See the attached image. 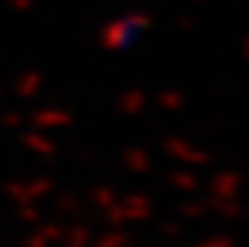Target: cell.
Segmentation results:
<instances>
[{
	"label": "cell",
	"mask_w": 249,
	"mask_h": 247,
	"mask_svg": "<svg viewBox=\"0 0 249 247\" xmlns=\"http://www.w3.org/2000/svg\"><path fill=\"white\" fill-rule=\"evenodd\" d=\"M133 29L127 27V21H120V24H109L101 32V45L104 48H122L124 43L130 40Z\"/></svg>",
	"instance_id": "1"
},
{
	"label": "cell",
	"mask_w": 249,
	"mask_h": 247,
	"mask_svg": "<svg viewBox=\"0 0 249 247\" xmlns=\"http://www.w3.org/2000/svg\"><path fill=\"white\" fill-rule=\"evenodd\" d=\"M130 199H133V210H130V215L146 218V215L151 213V205H149V199H146V197H130ZM122 218H127V210H122V208H114L109 213V221L111 223H122Z\"/></svg>",
	"instance_id": "2"
},
{
	"label": "cell",
	"mask_w": 249,
	"mask_h": 247,
	"mask_svg": "<svg viewBox=\"0 0 249 247\" xmlns=\"http://www.w3.org/2000/svg\"><path fill=\"white\" fill-rule=\"evenodd\" d=\"M164 149H167L173 157H180V160H188V162H207L204 152L191 149L186 141H167V144H164Z\"/></svg>",
	"instance_id": "3"
},
{
	"label": "cell",
	"mask_w": 249,
	"mask_h": 247,
	"mask_svg": "<svg viewBox=\"0 0 249 247\" xmlns=\"http://www.w3.org/2000/svg\"><path fill=\"white\" fill-rule=\"evenodd\" d=\"M241 186V178L239 175H217L215 184H212V189H215L217 194H225V197H236V191H239Z\"/></svg>",
	"instance_id": "4"
},
{
	"label": "cell",
	"mask_w": 249,
	"mask_h": 247,
	"mask_svg": "<svg viewBox=\"0 0 249 247\" xmlns=\"http://www.w3.org/2000/svg\"><path fill=\"white\" fill-rule=\"evenodd\" d=\"M35 122L37 125H69L72 117L67 112H40V114H35Z\"/></svg>",
	"instance_id": "5"
},
{
	"label": "cell",
	"mask_w": 249,
	"mask_h": 247,
	"mask_svg": "<svg viewBox=\"0 0 249 247\" xmlns=\"http://www.w3.org/2000/svg\"><path fill=\"white\" fill-rule=\"evenodd\" d=\"M40 88V75L37 72H29L27 77L19 80V85H16V91H19V96H35Z\"/></svg>",
	"instance_id": "6"
},
{
	"label": "cell",
	"mask_w": 249,
	"mask_h": 247,
	"mask_svg": "<svg viewBox=\"0 0 249 247\" xmlns=\"http://www.w3.org/2000/svg\"><path fill=\"white\" fill-rule=\"evenodd\" d=\"M24 144L29 146V149H35V152H40V154H45V157L53 154V149H56V146H53L48 138H40L37 133H35V136H32V133H29V136H24Z\"/></svg>",
	"instance_id": "7"
},
{
	"label": "cell",
	"mask_w": 249,
	"mask_h": 247,
	"mask_svg": "<svg viewBox=\"0 0 249 247\" xmlns=\"http://www.w3.org/2000/svg\"><path fill=\"white\" fill-rule=\"evenodd\" d=\"M141 107H143V93H141V91H130L127 96L120 101V109L127 112V114H133V112L141 109Z\"/></svg>",
	"instance_id": "8"
},
{
	"label": "cell",
	"mask_w": 249,
	"mask_h": 247,
	"mask_svg": "<svg viewBox=\"0 0 249 247\" xmlns=\"http://www.w3.org/2000/svg\"><path fill=\"white\" fill-rule=\"evenodd\" d=\"M127 165L138 173H146L149 170V154L146 152H127Z\"/></svg>",
	"instance_id": "9"
},
{
	"label": "cell",
	"mask_w": 249,
	"mask_h": 247,
	"mask_svg": "<svg viewBox=\"0 0 249 247\" xmlns=\"http://www.w3.org/2000/svg\"><path fill=\"white\" fill-rule=\"evenodd\" d=\"M157 104H162L164 109H178V107H183V96L180 93H162V96L157 98Z\"/></svg>",
	"instance_id": "10"
},
{
	"label": "cell",
	"mask_w": 249,
	"mask_h": 247,
	"mask_svg": "<svg viewBox=\"0 0 249 247\" xmlns=\"http://www.w3.org/2000/svg\"><path fill=\"white\" fill-rule=\"evenodd\" d=\"M173 184L180 186V189H196L199 181L194 178L191 173H173Z\"/></svg>",
	"instance_id": "11"
},
{
	"label": "cell",
	"mask_w": 249,
	"mask_h": 247,
	"mask_svg": "<svg viewBox=\"0 0 249 247\" xmlns=\"http://www.w3.org/2000/svg\"><path fill=\"white\" fill-rule=\"evenodd\" d=\"M88 242V231L85 228H74L72 234H69V245L67 247H85Z\"/></svg>",
	"instance_id": "12"
},
{
	"label": "cell",
	"mask_w": 249,
	"mask_h": 247,
	"mask_svg": "<svg viewBox=\"0 0 249 247\" xmlns=\"http://www.w3.org/2000/svg\"><path fill=\"white\" fill-rule=\"evenodd\" d=\"M215 208L220 210L225 218H236V215H241V208L239 205H228V202H215Z\"/></svg>",
	"instance_id": "13"
},
{
	"label": "cell",
	"mask_w": 249,
	"mask_h": 247,
	"mask_svg": "<svg viewBox=\"0 0 249 247\" xmlns=\"http://www.w3.org/2000/svg\"><path fill=\"white\" fill-rule=\"evenodd\" d=\"M93 202H98V205H111L114 202V194H111L109 189H98V191H93Z\"/></svg>",
	"instance_id": "14"
},
{
	"label": "cell",
	"mask_w": 249,
	"mask_h": 247,
	"mask_svg": "<svg viewBox=\"0 0 249 247\" xmlns=\"http://www.w3.org/2000/svg\"><path fill=\"white\" fill-rule=\"evenodd\" d=\"M127 245V237H114V234H111V237H104L98 242V247H124Z\"/></svg>",
	"instance_id": "15"
},
{
	"label": "cell",
	"mask_w": 249,
	"mask_h": 247,
	"mask_svg": "<svg viewBox=\"0 0 249 247\" xmlns=\"http://www.w3.org/2000/svg\"><path fill=\"white\" fill-rule=\"evenodd\" d=\"M199 247H233L231 239H212L210 245H199Z\"/></svg>",
	"instance_id": "16"
},
{
	"label": "cell",
	"mask_w": 249,
	"mask_h": 247,
	"mask_svg": "<svg viewBox=\"0 0 249 247\" xmlns=\"http://www.w3.org/2000/svg\"><path fill=\"white\" fill-rule=\"evenodd\" d=\"M27 247H48V242H45L43 237H29L27 239Z\"/></svg>",
	"instance_id": "17"
},
{
	"label": "cell",
	"mask_w": 249,
	"mask_h": 247,
	"mask_svg": "<svg viewBox=\"0 0 249 247\" xmlns=\"http://www.w3.org/2000/svg\"><path fill=\"white\" fill-rule=\"evenodd\" d=\"M186 215H196V213H204V205H188L186 210H183Z\"/></svg>",
	"instance_id": "18"
},
{
	"label": "cell",
	"mask_w": 249,
	"mask_h": 247,
	"mask_svg": "<svg viewBox=\"0 0 249 247\" xmlns=\"http://www.w3.org/2000/svg\"><path fill=\"white\" fill-rule=\"evenodd\" d=\"M29 3H32V0H11V5H16V11H24V8H29Z\"/></svg>",
	"instance_id": "19"
},
{
	"label": "cell",
	"mask_w": 249,
	"mask_h": 247,
	"mask_svg": "<svg viewBox=\"0 0 249 247\" xmlns=\"http://www.w3.org/2000/svg\"><path fill=\"white\" fill-rule=\"evenodd\" d=\"M21 218H37V213H35V210H21Z\"/></svg>",
	"instance_id": "20"
},
{
	"label": "cell",
	"mask_w": 249,
	"mask_h": 247,
	"mask_svg": "<svg viewBox=\"0 0 249 247\" xmlns=\"http://www.w3.org/2000/svg\"><path fill=\"white\" fill-rule=\"evenodd\" d=\"M244 56L249 58V40H247V43H244Z\"/></svg>",
	"instance_id": "21"
}]
</instances>
